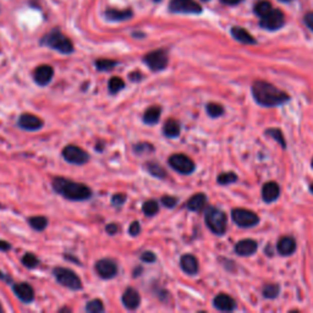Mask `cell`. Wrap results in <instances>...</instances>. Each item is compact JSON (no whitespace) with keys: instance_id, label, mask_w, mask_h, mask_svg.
I'll use <instances>...</instances> for the list:
<instances>
[{"instance_id":"52","label":"cell","mask_w":313,"mask_h":313,"mask_svg":"<svg viewBox=\"0 0 313 313\" xmlns=\"http://www.w3.org/2000/svg\"><path fill=\"white\" fill-rule=\"evenodd\" d=\"M3 311H4V309H3V307H2V305H0V313H3Z\"/></svg>"},{"instance_id":"40","label":"cell","mask_w":313,"mask_h":313,"mask_svg":"<svg viewBox=\"0 0 313 313\" xmlns=\"http://www.w3.org/2000/svg\"><path fill=\"white\" fill-rule=\"evenodd\" d=\"M160 201H162V204L166 208H174L177 204V202H179L176 197H172V196H164Z\"/></svg>"},{"instance_id":"13","label":"cell","mask_w":313,"mask_h":313,"mask_svg":"<svg viewBox=\"0 0 313 313\" xmlns=\"http://www.w3.org/2000/svg\"><path fill=\"white\" fill-rule=\"evenodd\" d=\"M19 126L27 131H37L40 130L43 126V121L38 116L33 114H22L17 121Z\"/></svg>"},{"instance_id":"28","label":"cell","mask_w":313,"mask_h":313,"mask_svg":"<svg viewBox=\"0 0 313 313\" xmlns=\"http://www.w3.org/2000/svg\"><path fill=\"white\" fill-rule=\"evenodd\" d=\"M28 223L32 227V229L37 230V231H42L47 228V224H48V220H47L46 216H32V218L28 219Z\"/></svg>"},{"instance_id":"37","label":"cell","mask_w":313,"mask_h":313,"mask_svg":"<svg viewBox=\"0 0 313 313\" xmlns=\"http://www.w3.org/2000/svg\"><path fill=\"white\" fill-rule=\"evenodd\" d=\"M21 262L26 268H30V269L36 268L37 265L39 264V259H38L33 253H26L25 256L22 257Z\"/></svg>"},{"instance_id":"47","label":"cell","mask_w":313,"mask_h":313,"mask_svg":"<svg viewBox=\"0 0 313 313\" xmlns=\"http://www.w3.org/2000/svg\"><path fill=\"white\" fill-rule=\"evenodd\" d=\"M220 2L225 5H238L242 0H220Z\"/></svg>"},{"instance_id":"32","label":"cell","mask_w":313,"mask_h":313,"mask_svg":"<svg viewBox=\"0 0 313 313\" xmlns=\"http://www.w3.org/2000/svg\"><path fill=\"white\" fill-rule=\"evenodd\" d=\"M125 87V82L122 81V78L118 77V76H115V77H112L109 80V83H108V88H109V92L113 93V95H115V93H118Z\"/></svg>"},{"instance_id":"7","label":"cell","mask_w":313,"mask_h":313,"mask_svg":"<svg viewBox=\"0 0 313 313\" xmlns=\"http://www.w3.org/2000/svg\"><path fill=\"white\" fill-rule=\"evenodd\" d=\"M168 163L175 171L180 172V174L183 175L192 174L196 169L194 160L185 156V154H172V156L169 158Z\"/></svg>"},{"instance_id":"12","label":"cell","mask_w":313,"mask_h":313,"mask_svg":"<svg viewBox=\"0 0 313 313\" xmlns=\"http://www.w3.org/2000/svg\"><path fill=\"white\" fill-rule=\"evenodd\" d=\"M96 271H97L98 276L103 279H112L118 274V265L112 259L104 258L97 262Z\"/></svg>"},{"instance_id":"54","label":"cell","mask_w":313,"mask_h":313,"mask_svg":"<svg viewBox=\"0 0 313 313\" xmlns=\"http://www.w3.org/2000/svg\"><path fill=\"white\" fill-rule=\"evenodd\" d=\"M311 166L313 168V159H312V163H311Z\"/></svg>"},{"instance_id":"3","label":"cell","mask_w":313,"mask_h":313,"mask_svg":"<svg viewBox=\"0 0 313 313\" xmlns=\"http://www.w3.org/2000/svg\"><path fill=\"white\" fill-rule=\"evenodd\" d=\"M40 44L49 47L61 54H71L74 52V46H72L71 40L58 30H53L48 34H46L40 40Z\"/></svg>"},{"instance_id":"38","label":"cell","mask_w":313,"mask_h":313,"mask_svg":"<svg viewBox=\"0 0 313 313\" xmlns=\"http://www.w3.org/2000/svg\"><path fill=\"white\" fill-rule=\"evenodd\" d=\"M118 65V63L114 60H108V59H101L96 61V66L99 71H110L114 67Z\"/></svg>"},{"instance_id":"26","label":"cell","mask_w":313,"mask_h":313,"mask_svg":"<svg viewBox=\"0 0 313 313\" xmlns=\"http://www.w3.org/2000/svg\"><path fill=\"white\" fill-rule=\"evenodd\" d=\"M160 114H162V109L159 107H149L143 114V121L147 125H154L159 121Z\"/></svg>"},{"instance_id":"55","label":"cell","mask_w":313,"mask_h":313,"mask_svg":"<svg viewBox=\"0 0 313 313\" xmlns=\"http://www.w3.org/2000/svg\"><path fill=\"white\" fill-rule=\"evenodd\" d=\"M154 2H160V0H154Z\"/></svg>"},{"instance_id":"4","label":"cell","mask_w":313,"mask_h":313,"mask_svg":"<svg viewBox=\"0 0 313 313\" xmlns=\"http://www.w3.org/2000/svg\"><path fill=\"white\" fill-rule=\"evenodd\" d=\"M204 220H206L207 227L215 235L221 236L224 235L227 231L228 219L223 210L215 207H208L206 209V215H204Z\"/></svg>"},{"instance_id":"24","label":"cell","mask_w":313,"mask_h":313,"mask_svg":"<svg viewBox=\"0 0 313 313\" xmlns=\"http://www.w3.org/2000/svg\"><path fill=\"white\" fill-rule=\"evenodd\" d=\"M207 203V197L204 194H196L187 201L186 207L189 210H192V212H200L204 208Z\"/></svg>"},{"instance_id":"16","label":"cell","mask_w":313,"mask_h":313,"mask_svg":"<svg viewBox=\"0 0 313 313\" xmlns=\"http://www.w3.org/2000/svg\"><path fill=\"white\" fill-rule=\"evenodd\" d=\"M213 306L215 307L216 309L223 312H231L235 309L236 302L233 297L229 296L227 294H219L216 295L213 300Z\"/></svg>"},{"instance_id":"27","label":"cell","mask_w":313,"mask_h":313,"mask_svg":"<svg viewBox=\"0 0 313 313\" xmlns=\"http://www.w3.org/2000/svg\"><path fill=\"white\" fill-rule=\"evenodd\" d=\"M262 294L265 298H276L280 294V286L278 284H265Z\"/></svg>"},{"instance_id":"19","label":"cell","mask_w":313,"mask_h":313,"mask_svg":"<svg viewBox=\"0 0 313 313\" xmlns=\"http://www.w3.org/2000/svg\"><path fill=\"white\" fill-rule=\"evenodd\" d=\"M121 301L127 309L133 311V309H136L137 307L140 306V303H141V297H140V294L137 292V290H135L132 288H128L125 290L124 294H122Z\"/></svg>"},{"instance_id":"22","label":"cell","mask_w":313,"mask_h":313,"mask_svg":"<svg viewBox=\"0 0 313 313\" xmlns=\"http://www.w3.org/2000/svg\"><path fill=\"white\" fill-rule=\"evenodd\" d=\"M105 17L109 21H126L133 16L131 10H116V9H108L105 11Z\"/></svg>"},{"instance_id":"1","label":"cell","mask_w":313,"mask_h":313,"mask_svg":"<svg viewBox=\"0 0 313 313\" xmlns=\"http://www.w3.org/2000/svg\"><path fill=\"white\" fill-rule=\"evenodd\" d=\"M252 96L257 104L262 107L274 108L290 101V96L279 90L274 84L265 81H254L252 84Z\"/></svg>"},{"instance_id":"14","label":"cell","mask_w":313,"mask_h":313,"mask_svg":"<svg viewBox=\"0 0 313 313\" xmlns=\"http://www.w3.org/2000/svg\"><path fill=\"white\" fill-rule=\"evenodd\" d=\"M53 76H54V70L49 65H40L34 70L33 78L37 84L39 86H47L52 81Z\"/></svg>"},{"instance_id":"2","label":"cell","mask_w":313,"mask_h":313,"mask_svg":"<svg viewBox=\"0 0 313 313\" xmlns=\"http://www.w3.org/2000/svg\"><path fill=\"white\" fill-rule=\"evenodd\" d=\"M53 189L57 194L70 201H84L88 200L92 196V190L87 185L64 179V177H55L53 180Z\"/></svg>"},{"instance_id":"51","label":"cell","mask_w":313,"mask_h":313,"mask_svg":"<svg viewBox=\"0 0 313 313\" xmlns=\"http://www.w3.org/2000/svg\"><path fill=\"white\" fill-rule=\"evenodd\" d=\"M309 191H311V194H313V184L309 185Z\"/></svg>"},{"instance_id":"10","label":"cell","mask_w":313,"mask_h":313,"mask_svg":"<svg viewBox=\"0 0 313 313\" xmlns=\"http://www.w3.org/2000/svg\"><path fill=\"white\" fill-rule=\"evenodd\" d=\"M63 157L70 164L75 165H83L86 164L90 160V154L86 151H83L82 148L77 147V146H67L64 148L63 151Z\"/></svg>"},{"instance_id":"48","label":"cell","mask_w":313,"mask_h":313,"mask_svg":"<svg viewBox=\"0 0 313 313\" xmlns=\"http://www.w3.org/2000/svg\"><path fill=\"white\" fill-rule=\"evenodd\" d=\"M142 78V75L139 74V72H133V74L130 75V80L131 81H140Z\"/></svg>"},{"instance_id":"53","label":"cell","mask_w":313,"mask_h":313,"mask_svg":"<svg viewBox=\"0 0 313 313\" xmlns=\"http://www.w3.org/2000/svg\"><path fill=\"white\" fill-rule=\"evenodd\" d=\"M280 2H285V3H288V2H291V0H280Z\"/></svg>"},{"instance_id":"45","label":"cell","mask_w":313,"mask_h":313,"mask_svg":"<svg viewBox=\"0 0 313 313\" xmlns=\"http://www.w3.org/2000/svg\"><path fill=\"white\" fill-rule=\"evenodd\" d=\"M305 23L309 30L313 31V13H308L305 16Z\"/></svg>"},{"instance_id":"46","label":"cell","mask_w":313,"mask_h":313,"mask_svg":"<svg viewBox=\"0 0 313 313\" xmlns=\"http://www.w3.org/2000/svg\"><path fill=\"white\" fill-rule=\"evenodd\" d=\"M11 248V245L9 242L0 240V251H9Z\"/></svg>"},{"instance_id":"5","label":"cell","mask_w":313,"mask_h":313,"mask_svg":"<svg viewBox=\"0 0 313 313\" xmlns=\"http://www.w3.org/2000/svg\"><path fill=\"white\" fill-rule=\"evenodd\" d=\"M53 274H54L57 282L67 289H71V290H80V289H82L81 279L71 269L57 267L53 271Z\"/></svg>"},{"instance_id":"35","label":"cell","mask_w":313,"mask_h":313,"mask_svg":"<svg viewBox=\"0 0 313 313\" xmlns=\"http://www.w3.org/2000/svg\"><path fill=\"white\" fill-rule=\"evenodd\" d=\"M104 305L101 300L96 298V300H91L87 302L86 305V311L90 313H101L104 312Z\"/></svg>"},{"instance_id":"36","label":"cell","mask_w":313,"mask_h":313,"mask_svg":"<svg viewBox=\"0 0 313 313\" xmlns=\"http://www.w3.org/2000/svg\"><path fill=\"white\" fill-rule=\"evenodd\" d=\"M271 10H272V5L269 2L257 3V4L254 5V9H253L254 14H256V15H258L259 17L264 16L265 14H268Z\"/></svg>"},{"instance_id":"49","label":"cell","mask_w":313,"mask_h":313,"mask_svg":"<svg viewBox=\"0 0 313 313\" xmlns=\"http://www.w3.org/2000/svg\"><path fill=\"white\" fill-rule=\"evenodd\" d=\"M0 279H2V280H5V279H9V278H8L7 276H5V274H3L2 272H0Z\"/></svg>"},{"instance_id":"17","label":"cell","mask_w":313,"mask_h":313,"mask_svg":"<svg viewBox=\"0 0 313 313\" xmlns=\"http://www.w3.org/2000/svg\"><path fill=\"white\" fill-rule=\"evenodd\" d=\"M258 248V244L252 239H245L235 245V252L241 257L252 256Z\"/></svg>"},{"instance_id":"6","label":"cell","mask_w":313,"mask_h":313,"mask_svg":"<svg viewBox=\"0 0 313 313\" xmlns=\"http://www.w3.org/2000/svg\"><path fill=\"white\" fill-rule=\"evenodd\" d=\"M233 221L240 228H253L259 223V218L252 210L235 208L231 210Z\"/></svg>"},{"instance_id":"18","label":"cell","mask_w":313,"mask_h":313,"mask_svg":"<svg viewBox=\"0 0 313 313\" xmlns=\"http://www.w3.org/2000/svg\"><path fill=\"white\" fill-rule=\"evenodd\" d=\"M280 195V187L274 181L265 183L262 187V198L265 203H273Z\"/></svg>"},{"instance_id":"21","label":"cell","mask_w":313,"mask_h":313,"mask_svg":"<svg viewBox=\"0 0 313 313\" xmlns=\"http://www.w3.org/2000/svg\"><path fill=\"white\" fill-rule=\"evenodd\" d=\"M277 250L282 256H290L296 251V241L291 236H284L278 241Z\"/></svg>"},{"instance_id":"31","label":"cell","mask_w":313,"mask_h":313,"mask_svg":"<svg viewBox=\"0 0 313 313\" xmlns=\"http://www.w3.org/2000/svg\"><path fill=\"white\" fill-rule=\"evenodd\" d=\"M206 110L210 118H219V116H221L224 114L223 105L218 103H208L206 105Z\"/></svg>"},{"instance_id":"34","label":"cell","mask_w":313,"mask_h":313,"mask_svg":"<svg viewBox=\"0 0 313 313\" xmlns=\"http://www.w3.org/2000/svg\"><path fill=\"white\" fill-rule=\"evenodd\" d=\"M265 135H268V136H271L272 139L276 140V141L279 143L284 149L286 148V142H285V139H284V135L282 132V130H279V128H269V130L265 131Z\"/></svg>"},{"instance_id":"39","label":"cell","mask_w":313,"mask_h":313,"mask_svg":"<svg viewBox=\"0 0 313 313\" xmlns=\"http://www.w3.org/2000/svg\"><path fill=\"white\" fill-rule=\"evenodd\" d=\"M135 153L137 154H143V153H149V152H153L154 148L153 146L149 145V143H139L133 147Z\"/></svg>"},{"instance_id":"8","label":"cell","mask_w":313,"mask_h":313,"mask_svg":"<svg viewBox=\"0 0 313 313\" xmlns=\"http://www.w3.org/2000/svg\"><path fill=\"white\" fill-rule=\"evenodd\" d=\"M143 61L152 71H162L168 65V53L164 49L151 52L143 58Z\"/></svg>"},{"instance_id":"43","label":"cell","mask_w":313,"mask_h":313,"mask_svg":"<svg viewBox=\"0 0 313 313\" xmlns=\"http://www.w3.org/2000/svg\"><path fill=\"white\" fill-rule=\"evenodd\" d=\"M156 254L153 252H151V251H146V252H143L141 254V261L145 263H153L156 262Z\"/></svg>"},{"instance_id":"30","label":"cell","mask_w":313,"mask_h":313,"mask_svg":"<svg viewBox=\"0 0 313 313\" xmlns=\"http://www.w3.org/2000/svg\"><path fill=\"white\" fill-rule=\"evenodd\" d=\"M147 170L151 175H153L154 177L158 179H164L166 176V171L157 163H147Z\"/></svg>"},{"instance_id":"42","label":"cell","mask_w":313,"mask_h":313,"mask_svg":"<svg viewBox=\"0 0 313 313\" xmlns=\"http://www.w3.org/2000/svg\"><path fill=\"white\" fill-rule=\"evenodd\" d=\"M141 233V225L137 220H135L131 223L130 228H128V234H130L131 236H137L139 234Z\"/></svg>"},{"instance_id":"23","label":"cell","mask_w":313,"mask_h":313,"mask_svg":"<svg viewBox=\"0 0 313 313\" xmlns=\"http://www.w3.org/2000/svg\"><path fill=\"white\" fill-rule=\"evenodd\" d=\"M231 36L242 44H256V39L245 28L233 27L231 28Z\"/></svg>"},{"instance_id":"44","label":"cell","mask_w":313,"mask_h":313,"mask_svg":"<svg viewBox=\"0 0 313 313\" xmlns=\"http://www.w3.org/2000/svg\"><path fill=\"white\" fill-rule=\"evenodd\" d=\"M118 225L116 224H108L107 228H105V231H107L109 235H115L118 233Z\"/></svg>"},{"instance_id":"33","label":"cell","mask_w":313,"mask_h":313,"mask_svg":"<svg viewBox=\"0 0 313 313\" xmlns=\"http://www.w3.org/2000/svg\"><path fill=\"white\" fill-rule=\"evenodd\" d=\"M218 184L219 185H223V186H228L230 185V184L236 183L238 181V175L235 174V172H223V174H220L218 176Z\"/></svg>"},{"instance_id":"11","label":"cell","mask_w":313,"mask_h":313,"mask_svg":"<svg viewBox=\"0 0 313 313\" xmlns=\"http://www.w3.org/2000/svg\"><path fill=\"white\" fill-rule=\"evenodd\" d=\"M169 10L174 14H201L202 7L195 0H170Z\"/></svg>"},{"instance_id":"15","label":"cell","mask_w":313,"mask_h":313,"mask_svg":"<svg viewBox=\"0 0 313 313\" xmlns=\"http://www.w3.org/2000/svg\"><path fill=\"white\" fill-rule=\"evenodd\" d=\"M14 292L22 302L25 303H30L34 300V291L32 289V286L27 283H19L15 284L13 288Z\"/></svg>"},{"instance_id":"56","label":"cell","mask_w":313,"mask_h":313,"mask_svg":"<svg viewBox=\"0 0 313 313\" xmlns=\"http://www.w3.org/2000/svg\"><path fill=\"white\" fill-rule=\"evenodd\" d=\"M203 2H208V0H203Z\"/></svg>"},{"instance_id":"9","label":"cell","mask_w":313,"mask_h":313,"mask_svg":"<svg viewBox=\"0 0 313 313\" xmlns=\"http://www.w3.org/2000/svg\"><path fill=\"white\" fill-rule=\"evenodd\" d=\"M284 23H285V16L278 9H274V10L272 9L268 14L261 17V21H259L261 27L268 31L279 30V28L283 27Z\"/></svg>"},{"instance_id":"29","label":"cell","mask_w":313,"mask_h":313,"mask_svg":"<svg viewBox=\"0 0 313 313\" xmlns=\"http://www.w3.org/2000/svg\"><path fill=\"white\" fill-rule=\"evenodd\" d=\"M142 210H143V213H145V215H147V216L156 215L157 213L159 212V204H158L157 201L149 200L143 203Z\"/></svg>"},{"instance_id":"50","label":"cell","mask_w":313,"mask_h":313,"mask_svg":"<svg viewBox=\"0 0 313 313\" xmlns=\"http://www.w3.org/2000/svg\"><path fill=\"white\" fill-rule=\"evenodd\" d=\"M141 271H142V268H137V269H136V272H135V277L140 276L139 273H140V272H141Z\"/></svg>"},{"instance_id":"41","label":"cell","mask_w":313,"mask_h":313,"mask_svg":"<svg viewBox=\"0 0 313 313\" xmlns=\"http://www.w3.org/2000/svg\"><path fill=\"white\" fill-rule=\"evenodd\" d=\"M126 202V195L116 194L112 197V204L115 207H121Z\"/></svg>"},{"instance_id":"25","label":"cell","mask_w":313,"mask_h":313,"mask_svg":"<svg viewBox=\"0 0 313 313\" xmlns=\"http://www.w3.org/2000/svg\"><path fill=\"white\" fill-rule=\"evenodd\" d=\"M163 132L166 137H169V139H175V137H177L181 132V126H180V122L177 121V120L174 119H169L168 121L164 124V128H163Z\"/></svg>"},{"instance_id":"20","label":"cell","mask_w":313,"mask_h":313,"mask_svg":"<svg viewBox=\"0 0 313 313\" xmlns=\"http://www.w3.org/2000/svg\"><path fill=\"white\" fill-rule=\"evenodd\" d=\"M180 265L181 269L189 276H195V274L198 273V269H200L197 258L192 254H184L180 259Z\"/></svg>"}]
</instances>
